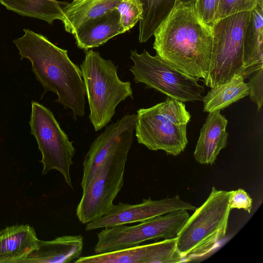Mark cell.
I'll list each match as a JSON object with an SVG mask.
<instances>
[{
	"label": "cell",
	"mask_w": 263,
	"mask_h": 263,
	"mask_svg": "<svg viewBox=\"0 0 263 263\" xmlns=\"http://www.w3.org/2000/svg\"><path fill=\"white\" fill-rule=\"evenodd\" d=\"M154 36L158 57L187 76L205 81L212 69L213 34L210 26L197 14L194 3L176 0Z\"/></svg>",
	"instance_id": "obj_1"
},
{
	"label": "cell",
	"mask_w": 263,
	"mask_h": 263,
	"mask_svg": "<svg viewBox=\"0 0 263 263\" xmlns=\"http://www.w3.org/2000/svg\"><path fill=\"white\" fill-rule=\"evenodd\" d=\"M24 35L13 40L21 59L30 61L32 70L44 89L57 95L55 102L72 110L75 120L85 114L84 82L80 68L62 49L44 35L24 29Z\"/></svg>",
	"instance_id": "obj_2"
},
{
	"label": "cell",
	"mask_w": 263,
	"mask_h": 263,
	"mask_svg": "<svg viewBox=\"0 0 263 263\" xmlns=\"http://www.w3.org/2000/svg\"><path fill=\"white\" fill-rule=\"evenodd\" d=\"M233 192L213 186L205 201L190 216L176 241L177 250L184 262L209 255L225 238Z\"/></svg>",
	"instance_id": "obj_3"
},
{
	"label": "cell",
	"mask_w": 263,
	"mask_h": 263,
	"mask_svg": "<svg viewBox=\"0 0 263 263\" xmlns=\"http://www.w3.org/2000/svg\"><path fill=\"white\" fill-rule=\"evenodd\" d=\"M87 97L90 122L97 132L111 121L117 106L128 97L133 98L129 82H123L118 67L103 59L98 51L88 50L80 65Z\"/></svg>",
	"instance_id": "obj_4"
},
{
	"label": "cell",
	"mask_w": 263,
	"mask_h": 263,
	"mask_svg": "<svg viewBox=\"0 0 263 263\" xmlns=\"http://www.w3.org/2000/svg\"><path fill=\"white\" fill-rule=\"evenodd\" d=\"M191 118L182 101L168 97L151 107L140 108L135 129L138 142L150 150L178 156L188 143L186 126Z\"/></svg>",
	"instance_id": "obj_5"
},
{
	"label": "cell",
	"mask_w": 263,
	"mask_h": 263,
	"mask_svg": "<svg viewBox=\"0 0 263 263\" xmlns=\"http://www.w3.org/2000/svg\"><path fill=\"white\" fill-rule=\"evenodd\" d=\"M251 11H242L213 21L212 69L203 83L212 88L243 72V39Z\"/></svg>",
	"instance_id": "obj_6"
},
{
	"label": "cell",
	"mask_w": 263,
	"mask_h": 263,
	"mask_svg": "<svg viewBox=\"0 0 263 263\" xmlns=\"http://www.w3.org/2000/svg\"><path fill=\"white\" fill-rule=\"evenodd\" d=\"M133 137L125 140L102 163L96 176L83 191L76 215L86 224L105 214L121 190L128 154Z\"/></svg>",
	"instance_id": "obj_7"
},
{
	"label": "cell",
	"mask_w": 263,
	"mask_h": 263,
	"mask_svg": "<svg viewBox=\"0 0 263 263\" xmlns=\"http://www.w3.org/2000/svg\"><path fill=\"white\" fill-rule=\"evenodd\" d=\"M130 58L134 62L130 71L136 83H143L146 88L182 102L202 101L203 86L157 55L153 56L145 49L139 54L135 50L131 51Z\"/></svg>",
	"instance_id": "obj_8"
},
{
	"label": "cell",
	"mask_w": 263,
	"mask_h": 263,
	"mask_svg": "<svg viewBox=\"0 0 263 263\" xmlns=\"http://www.w3.org/2000/svg\"><path fill=\"white\" fill-rule=\"evenodd\" d=\"M29 124L31 134L36 139L42 154L43 174L57 170L73 189L70 168L76 149L72 142L61 129L52 112L36 101L31 102Z\"/></svg>",
	"instance_id": "obj_9"
},
{
	"label": "cell",
	"mask_w": 263,
	"mask_h": 263,
	"mask_svg": "<svg viewBox=\"0 0 263 263\" xmlns=\"http://www.w3.org/2000/svg\"><path fill=\"white\" fill-rule=\"evenodd\" d=\"M186 210L157 216L135 226L105 228L97 234L96 254L120 250L149 240L176 238L190 217Z\"/></svg>",
	"instance_id": "obj_10"
},
{
	"label": "cell",
	"mask_w": 263,
	"mask_h": 263,
	"mask_svg": "<svg viewBox=\"0 0 263 263\" xmlns=\"http://www.w3.org/2000/svg\"><path fill=\"white\" fill-rule=\"evenodd\" d=\"M196 209L191 203L182 200L178 195L159 200H154L149 197L135 204L120 202L118 204H113L109 210L99 218L86 223L85 230L89 231L141 222L172 212L181 210L195 211Z\"/></svg>",
	"instance_id": "obj_11"
},
{
	"label": "cell",
	"mask_w": 263,
	"mask_h": 263,
	"mask_svg": "<svg viewBox=\"0 0 263 263\" xmlns=\"http://www.w3.org/2000/svg\"><path fill=\"white\" fill-rule=\"evenodd\" d=\"M137 114H127L109 126L91 144L83 162V191L92 181L102 163L125 140L133 137Z\"/></svg>",
	"instance_id": "obj_12"
},
{
	"label": "cell",
	"mask_w": 263,
	"mask_h": 263,
	"mask_svg": "<svg viewBox=\"0 0 263 263\" xmlns=\"http://www.w3.org/2000/svg\"><path fill=\"white\" fill-rule=\"evenodd\" d=\"M177 237L109 252L81 256L74 263H178L184 262Z\"/></svg>",
	"instance_id": "obj_13"
},
{
	"label": "cell",
	"mask_w": 263,
	"mask_h": 263,
	"mask_svg": "<svg viewBox=\"0 0 263 263\" xmlns=\"http://www.w3.org/2000/svg\"><path fill=\"white\" fill-rule=\"evenodd\" d=\"M228 121L220 110L210 112L200 129L194 153L196 161L201 164H213L220 151L227 146Z\"/></svg>",
	"instance_id": "obj_14"
},
{
	"label": "cell",
	"mask_w": 263,
	"mask_h": 263,
	"mask_svg": "<svg viewBox=\"0 0 263 263\" xmlns=\"http://www.w3.org/2000/svg\"><path fill=\"white\" fill-rule=\"evenodd\" d=\"M81 235H64L51 240H39L37 247L22 263H70L81 257Z\"/></svg>",
	"instance_id": "obj_15"
},
{
	"label": "cell",
	"mask_w": 263,
	"mask_h": 263,
	"mask_svg": "<svg viewBox=\"0 0 263 263\" xmlns=\"http://www.w3.org/2000/svg\"><path fill=\"white\" fill-rule=\"evenodd\" d=\"M125 32L120 22L119 13L116 8L84 23L73 35L77 47L87 51Z\"/></svg>",
	"instance_id": "obj_16"
},
{
	"label": "cell",
	"mask_w": 263,
	"mask_h": 263,
	"mask_svg": "<svg viewBox=\"0 0 263 263\" xmlns=\"http://www.w3.org/2000/svg\"><path fill=\"white\" fill-rule=\"evenodd\" d=\"M39 239L29 224H16L0 231V263H22L37 247Z\"/></svg>",
	"instance_id": "obj_17"
},
{
	"label": "cell",
	"mask_w": 263,
	"mask_h": 263,
	"mask_svg": "<svg viewBox=\"0 0 263 263\" xmlns=\"http://www.w3.org/2000/svg\"><path fill=\"white\" fill-rule=\"evenodd\" d=\"M263 8L258 5L251 11L243 39L242 77L249 78L263 67Z\"/></svg>",
	"instance_id": "obj_18"
},
{
	"label": "cell",
	"mask_w": 263,
	"mask_h": 263,
	"mask_svg": "<svg viewBox=\"0 0 263 263\" xmlns=\"http://www.w3.org/2000/svg\"><path fill=\"white\" fill-rule=\"evenodd\" d=\"M121 0H73L64 7L62 22L67 32L73 34L84 23L116 9Z\"/></svg>",
	"instance_id": "obj_19"
},
{
	"label": "cell",
	"mask_w": 263,
	"mask_h": 263,
	"mask_svg": "<svg viewBox=\"0 0 263 263\" xmlns=\"http://www.w3.org/2000/svg\"><path fill=\"white\" fill-rule=\"evenodd\" d=\"M249 88L240 74H236L225 83L211 88L203 97V111L207 112L223 109L249 96Z\"/></svg>",
	"instance_id": "obj_20"
},
{
	"label": "cell",
	"mask_w": 263,
	"mask_h": 263,
	"mask_svg": "<svg viewBox=\"0 0 263 263\" xmlns=\"http://www.w3.org/2000/svg\"><path fill=\"white\" fill-rule=\"evenodd\" d=\"M0 3L21 15L52 24L56 20L63 21V9L68 3L57 0H0Z\"/></svg>",
	"instance_id": "obj_21"
},
{
	"label": "cell",
	"mask_w": 263,
	"mask_h": 263,
	"mask_svg": "<svg viewBox=\"0 0 263 263\" xmlns=\"http://www.w3.org/2000/svg\"><path fill=\"white\" fill-rule=\"evenodd\" d=\"M176 0H137L141 8L138 41L147 42L173 8ZM195 3V0H179Z\"/></svg>",
	"instance_id": "obj_22"
},
{
	"label": "cell",
	"mask_w": 263,
	"mask_h": 263,
	"mask_svg": "<svg viewBox=\"0 0 263 263\" xmlns=\"http://www.w3.org/2000/svg\"><path fill=\"white\" fill-rule=\"evenodd\" d=\"M116 9L119 13L120 24L125 32L139 21L141 8L137 0H121Z\"/></svg>",
	"instance_id": "obj_23"
},
{
	"label": "cell",
	"mask_w": 263,
	"mask_h": 263,
	"mask_svg": "<svg viewBox=\"0 0 263 263\" xmlns=\"http://www.w3.org/2000/svg\"><path fill=\"white\" fill-rule=\"evenodd\" d=\"M257 5V0H220L214 21L240 12L251 11Z\"/></svg>",
	"instance_id": "obj_24"
},
{
	"label": "cell",
	"mask_w": 263,
	"mask_h": 263,
	"mask_svg": "<svg viewBox=\"0 0 263 263\" xmlns=\"http://www.w3.org/2000/svg\"><path fill=\"white\" fill-rule=\"evenodd\" d=\"M247 83L250 99L257 106L259 111L263 103V67L254 72Z\"/></svg>",
	"instance_id": "obj_25"
},
{
	"label": "cell",
	"mask_w": 263,
	"mask_h": 263,
	"mask_svg": "<svg viewBox=\"0 0 263 263\" xmlns=\"http://www.w3.org/2000/svg\"><path fill=\"white\" fill-rule=\"evenodd\" d=\"M220 0H195L194 7L200 20L210 25L214 21Z\"/></svg>",
	"instance_id": "obj_26"
},
{
	"label": "cell",
	"mask_w": 263,
	"mask_h": 263,
	"mask_svg": "<svg viewBox=\"0 0 263 263\" xmlns=\"http://www.w3.org/2000/svg\"><path fill=\"white\" fill-rule=\"evenodd\" d=\"M230 208L231 210L242 209L250 213L252 208V199L245 190L238 189L233 191L230 200Z\"/></svg>",
	"instance_id": "obj_27"
},
{
	"label": "cell",
	"mask_w": 263,
	"mask_h": 263,
	"mask_svg": "<svg viewBox=\"0 0 263 263\" xmlns=\"http://www.w3.org/2000/svg\"><path fill=\"white\" fill-rule=\"evenodd\" d=\"M257 5L261 8H263V0H257Z\"/></svg>",
	"instance_id": "obj_28"
},
{
	"label": "cell",
	"mask_w": 263,
	"mask_h": 263,
	"mask_svg": "<svg viewBox=\"0 0 263 263\" xmlns=\"http://www.w3.org/2000/svg\"></svg>",
	"instance_id": "obj_29"
}]
</instances>
